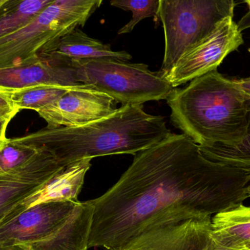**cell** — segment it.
Masks as SVG:
<instances>
[{"label": "cell", "instance_id": "cell-1", "mask_svg": "<svg viewBox=\"0 0 250 250\" xmlns=\"http://www.w3.org/2000/svg\"><path fill=\"white\" fill-rule=\"evenodd\" d=\"M248 170L206 158L184 134L167 137L134 156L117 183L91 200L89 248L117 250L151 225L171 217L211 218L243 204Z\"/></svg>", "mask_w": 250, "mask_h": 250}, {"label": "cell", "instance_id": "cell-2", "mask_svg": "<svg viewBox=\"0 0 250 250\" xmlns=\"http://www.w3.org/2000/svg\"><path fill=\"white\" fill-rule=\"evenodd\" d=\"M170 133L164 117L148 114L143 105L127 104L108 117L83 126L45 127L14 139L48 152L66 167L86 159L117 154L135 156Z\"/></svg>", "mask_w": 250, "mask_h": 250}, {"label": "cell", "instance_id": "cell-3", "mask_svg": "<svg viewBox=\"0 0 250 250\" xmlns=\"http://www.w3.org/2000/svg\"><path fill=\"white\" fill-rule=\"evenodd\" d=\"M166 101L173 126L199 146H235L246 136L248 95L217 70L174 88Z\"/></svg>", "mask_w": 250, "mask_h": 250}, {"label": "cell", "instance_id": "cell-4", "mask_svg": "<svg viewBox=\"0 0 250 250\" xmlns=\"http://www.w3.org/2000/svg\"><path fill=\"white\" fill-rule=\"evenodd\" d=\"M90 201L37 204L0 226V247L35 250H88L93 219Z\"/></svg>", "mask_w": 250, "mask_h": 250}, {"label": "cell", "instance_id": "cell-5", "mask_svg": "<svg viewBox=\"0 0 250 250\" xmlns=\"http://www.w3.org/2000/svg\"><path fill=\"white\" fill-rule=\"evenodd\" d=\"M101 0H54L29 23L0 38V69L27 66L59 40L83 26Z\"/></svg>", "mask_w": 250, "mask_h": 250}, {"label": "cell", "instance_id": "cell-6", "mask_svg": "<svg viewBox=\"0 0 250 250\" xmlns=\"http://www.w3.org/2000/svg\"><path fill=\"white\" fill-rule=\"evenodd\" d=\"M68 67L74 69L79 84L123 106L166 100L174 89L163 72L152 71L144 63L105 57L75 60Z\"/></svg>", "mask_w": 250, "mask_h": 250}, {"label": "cell", "instance_id": "cell-7", "mask_svg": "<svg viewBox=\"0 0 250 250\" xmlns=\"http://www.w3.org/2000/svg\"><path fill=\"white\" fill-rule=\"evenodd\" d=\"M230 0H160L158 18L165 34L160 71L166 76L179 60L214 30L226 18L233 17Z\"/></svg>", "mask_w": 250, "mask_h": 250}, {"label": "cell", "instance_id": "cell-8", "mask_svg": "<svg viewBox=\"0 0 250 250\" xmlns=\"http://www.w3.org/2000/svg\"><path fill=\"white\" fill-rule=\"evenodd\" d=\"M233 18L223 19L211 34L178 61L166 76L173 88L217 70L230 53L243 44L242 31Z\"/></svg>", "mask_w": 250, "mask_h": 250}, {"label": "cell", "instance_id": "cell-9", "mask_svg": "<svg viewBox=\"0 0 250 250\" xmlns=\"http://www.w3.org/2000/svg\"><path fill=\"white\" fill-rule=\"evenodd\" d=\"M211 220L171 217L144 229L117 250H207Z\"/></svg>", "mask_w": 250, "mask_h": 250}, {"label": "cell", "instance_id": "cell-10", "mask_svg": "<svg viewBox=\"0 0 250 250\" xmlns=\"http://www.w3.org/2000/svg\"><path fill=\"white\" fill-rule=\"evenodd\" d=\"M117 104L111 97L80 85L37 113L49 129L75 127L111 115L118 109Z\"/></svg>", "mask_w": 250, "mask_h": 250}, {"label": "cell", "instance_id": "cell-11", "mask_svg": "<svg viewBox=\"0 0 250 250\" xmlns=\"http://www.w3.org/2000/svg\"><path fill=\"white\" fill-rule=\"evenodd\" d=\"M64 168L51 154L38 150L24 165L1 175L0 225L23 200L39 190Z\"/></svg>", "mask_w": 250, "mask_h": 250}, {"label": "cell", "instance_id": "cell-12", "mask_svg": "<svg viewBox=\"0 0 250 250\" xmlns=\"http://www.w3.org/2000/svg\"><path fill=\"white\" fill-rule=\"evenodd\" d=\"M80 85L73 68L44 59L27 66L0 69V91L7 93L38 87L71 88Z\"/></svg>", "mask_w": 250, "mask_h": 250}, {"label": "cell", "instance_id": "cell-13", "mask_svg": "<svg viewBox=\"0 0 250 250\" xmlns=\"http://www.w3.org/2000/svg\"><path fill=\"white\" fill-rule=\"evenodd\" d=\"M91 161V159H86L66 167L39 190L23 200L0 226L37 204L79 201L78 197L83 188L85 176L92 166Z\"/></svg>", "mask_w": 250, "mask_h": 250}, {"label": "cell", "instance_id": "cell-14", "mask_svg": "<svg viewBox=\"0 0 250 250\" xmlns=\"http://www.w3.org/2000/svg\"><path fill=\"white\" fill-rule=\"evenodd\" d=\"M115 58L129 61L132 56L125 51H115L111 45L88 36L79 28L59 40L41 56V59L67 66L75 60Z\"/></svg>", "mask_w": 250, "mask_h": 250}, {"label": "cell", "instance_id": "cell-15", "mask_svg": "<svg viewBox=\"0 0 250 250\" xmlns=\"http://www.w3.org/2000/svg\"><path fill=\"white\" fill-rule=\"evenodd\" d=\"M210 238L224 249L250 247V206L243 204L215 214L211 220Z\"/></svg>", "mask_w": 250, "mask_h": 250}, {"label": "cell", "instance_id": "cell-16", "mask_svg": "<svg viewBox=\"0 0 250 250\" xmlns=\"http://www.w3.org/2000/svg\"><path fill=\"white\" fill-rule=\"evenodd\" d=\"M54 0L10 1L0 8V38L29 23Z\"/></svg>", "mask_w": 250, "mask_h": 250}, {"label": "cell", "instance_id": "cell-17", "mask_svg": "<svg viewBox=\"0 0 250 250\" xmlns=\"http://www.w3.org/2000/svg\"><path fill=\"white\" fill-rule=\"evenodd\" d=\"M248 131L245 139L235 146H199L206 158L227 167L250 170V96L248 95Z\"/></svg>", "mask_w": 250, "mask_h": 250}, {"label": "cell", "instance_id": "cell-18", "mask_svg": "<svg viewBox=\"0 0 250 250\" xmlns=\"http://www.w3.org/2000/svg\"><path fill=\"white\" fill-rule=\"evenodd\" d=\"M73 88L74 87L42 86L10 94H11L12 100L18 111L33 110L37 112L57 101Z\"/></svg>", "mask_w": 250, "mask_h": 250}, {"label": "cell", "instance_id": "cell-19", "mask_svg": "<svg viewBox=\"0 0 250 250\" xmlns=\"http://www.w3.org/2000/svg\"><path fill=\"white\" fill-rule=\"evenodd\" d=\"M38 152L36 148L20 143L14 138H7L0 145V176L24 165Z\"/></svg>", "mask_w": 250, "mask_h": 250}, {"label": "cell", "instance_id": "cell-20", "mask_svg": "<svg viewBox=\"0 0 250 250\" xmlns=\"http://www.w3.org/2000/svg\"><path fill=\"white\" fill-rule=\"evenodd\" d=\"M111 4L132 13V18L119 30V35L129 33L143 19L158 18L160 0H112Z\"/></svg>", "mask_w": 250, "mask_h": 250}, {"label": "cell", "instance_id": "cell-21", "mask_svg": "<svg viewBox=\"0 0 250 250\" xmlns=\"http://www.w3.org/2000/svg\"><path fill=\"white\" fill-rule=\"evenodd\" d=\"M19 113L12 100L11 94L0 91V119L10 123Z\"/></svg>", "mask_w": 250, "mask_h": 250}, {"label": "cell", "instance_id": "cell-22", "mask_svg": "<svg viewBox=\"0 0 250 250\" xmlns=\"http://www.w3.org/2000/svg\"><path fill=\"white\" fill-rule=\"evenodd\" d=\"M235 82L244 93L250 96V76L241 79H235Z\"/></svg>", "mask_w": 250, "mask_h": 250}, {"label": "cell", "instance_id": "cell-23", "mask_svg": "<svg viewBox=\"0 0 250 250\" xmlns=\"http://www.w3.org/2000/svg\"><path fill=\"white\" fill-rule=\"evenodd\" d=\"M8 122L0 119V145L7 139L6 137V131L8 126Z\"/></svg>", "mask_w": 250, "mask_h": 250}, {"label": "cell", "instance_id": "cell-24", "mask_svg": "<svg viewBox=\"0 0 250 250\" xmlns=\"http://www.w3.org/2000/svg\"><path fill=\"white\" fill-rule=\"evenodd\" d=\"M0 250H35L32 249L30 245H16L10 246L0 247Z\"/></svg>", "mask_w": 250, "mask_h": 250}, {"label": "cell", "instance_id": "cell-25", "mask_svg": "<svg viewBox=\"0 0 250 250\" xmlns=\"http://www.w3.org/2000/svg\"><path fill=\"white\" fill-rule=\"evenodd\" d=\"M207 250H249L248 249H242V250H231V249H224V248H220V247L217 246L216 244H214L212 241L211 240V238H210L209 243H208V247H207Z\"/></svg>", "mask_w": 250, "mask_h": 250}, {"label": "cell", "instance_id": "cell-26", "mask_svg": "<svg viewBox=\"0 0 250 250\" xmlns=\"http://www.w3.org/2000/svg\"><path fill=\"white\" fill-rule=\"evenodd\" d=\"M247 192L250 198V170H248V183H247Z\"/></svg>", "mask_w": 250, "mask_h": 250}, {"label": "cell", "instance_id": "cell-27", "mask_svg": "<svg viewBox=\"0 0 250 250\" xmlns=\"http://www.w3.org/2000/svg\"><path fill=\"white\" fill-rule=\"evenodd\" d=\"M7 1L8 0H0V8H1Z\"/></svg>", "mask_w": 250, "mask_h": 250}, {"label": "cell", "instance_id": "cell-28", "mask_svg": "<svg viewBox=\"0 0 250 250\" xmlns=\"http://www.w3.org/2000/svg\"><path fill=\"white\" fill-rule=\"evenodd\" d=\"M246 249L250 250V247H249V248H246Z\"/></svg>", "mask_w": 250, "mask_h": 250}]
</instances>
